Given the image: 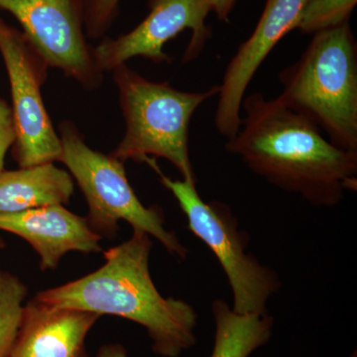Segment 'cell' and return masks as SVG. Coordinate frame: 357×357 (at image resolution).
<instances>
[{"label": "cell", "instance_id": "6da1fadb", "mask_svg": "<svg viewBox=\"0 0 357 357\" xmlns=\"http://www.w3.org/2000/svg\"><path fill=\"white\" fill-rule=\"evenodd\" d=\"M241 128L225 150L282 191L319 208L340 204L357 187V152L340 149L278 98H244Z\"/></svg>", "mask_w": 357, "mask_h": 357}, {"label": "cell", "instance_id": "7a4b0ae2", "mask_svg": "<svg viewBox=\"0 0 357 357\" xmlns=\"http://www.w3.org/2000/svg\"><path fill=\"white\" fill-rule=\"evenodd\" d=\"M151 249V236L133 231L126 243L105 251L102 267L35 298L54 307L129 319L146 330L155 354L178 357L197 344L198 314L189 303L157 290L149 269Z\"/></svg>", "mask_w": 357, "mask_h": 357}, {"label": "cell", "instance_id": "3957f363", "mask_svg": "<svg viewBox=\"0 0 357 357\" xmlns=\"http://www.w3.org/2000/svg\"><path fill=\"white\" fill-rule=\"evenodd\" d=\"M277 96L340 149L357 152V42L349 22L314 33Z\"/></svg>", "mask_w": 357, "mask_h": 357}, {"label": "cell", "instance_id": "277c9868", "mask_svg": "<svg viewBox=\"0 0 357 357\" xmlns=\"http://www.w3.org/2000/svg\"><path fill=\"white\" fill-rule=\"evenodd\" d=\"M119 93L126 130L112 155L126 162H144L148 157L171 162L183 180L197 185L189 151L192 115L218 93V86L204 91H182L168 82L156 83L126 64L112 70Z\"/></svg>", "mask_w": 357, "mask_h": 357}, {"label": "cell", "instance_id": "5b68a950", "mask_svg": "<svg viewBox=\"0 0 357 357\" xmlns=\"http://www.w3.org/2000/svg\"><path fill=\"white\" fill-rule=\"evenodd\" d=\"M59 136L62 142L59 162L67 167L83 192L89 206L86 218L93 231L114 238L119 220H124L133 231L156 238L170 255L187 257V248L175 232L166 229L162 208L141 203L129 183L124 162L89 147L74 122H61Z\"/></svg>", "mask_w": 357, "mask_h": 357}, {"label": "cell", "instance_id": "8992f818", "mask_svg": "<svg viewBox=\"0 0 357 357\" xmlns=\"http://www.w3.org/2000/svg\"><path fill=\"white\" fill-rule=\"evenodd\" d=\"M144 162L177 199L192 234L211 249L222 265L234 297L232 309L241 314L268 312V301L280 290V279L274 270L246 252L248 237L239 231L229 206L217 201L206 203L197 185L167 177L156 159L149 157Z\"/></svg>", "mask_w": 357, "mask_h": 357}, {"label": "cell", "instance_id": "52a82bcc", "mask_svg": "<svg viewBox=\"0 0 357 357\" xmlns=\"http://www.w3.org/2000/svg\"><path fill=\"white\" fill-rule=\"evenodd\" d=\"M0 54L10 84L15 140L13 157L20 168L54 163L62 142L42 96L49 65L20 30L0 18Z\"/></svg>", "mask_w": 357, "mask_h": 357}, {"label": "cell", "instance_id": "ba28073f", "mask_svg": "<svg viewBox=\"0 0 357 357\" xmlns=\"http://www.w3.org/2000/svg\"><path fill=\"white\" fill-rule=\"evenodd\" d=\"M86 0H0L49 67L93 91L102 86L103 73L86 40Z\"/></svg>", "mask_w": 357, "mask_h": 357}, {"label": "cell", "instance_id": "9c48e42d", "mask_svg": "<svg viewBox=\"0 0 357 357\" xmlns=\"http://www.w3.org/2000/svg\"><path fill=\"white\" fill-rule=\"evenodd\" d=\"M150 13L134 29L117 38H103L93 47L98 69L105 73L126 64L128 60L142 57L155 64H170L171 58L164 47L180 33L190 29L183 63H190L201 55L211 31L206 25L211 13L208 0H150Z\"/></svg>", "mask_w": 357, "mask_h": 357}, {"label": "cell", "instance_id": "30bf717a", "mask_svg": "<svg viewBox=\"0 0 357 357\" xmlns=\"http://www.w3.org/2000/svg\"><path fill=\"white\" fill-rule=\"evenodd\" d=\"M307 0H266L261 17L241 44L218 84L215 126L230 139L241 128V105L249 84L269 54L286 35L297 29Z\"/></svg>", "mask_w": 357, "mask_h": 357}, {"label": "cell", "instance_id": "8fae6325", "mask_svg": "<svg viewBox=\"0 0 357 357\" xmlns=\"http://www.w3.org/2000/svg\"><path fill=\"white\" fill-rule=\"evenodd\" d=\"M0 230L27 241L39 255L42 271L55 270L70 251L86 255L102 251V237L91 229L86 218L63 204L0 215Z\"/></svg>", "mask_w": 357, "mask_h": 357}, {"label": "cell", "instance_id": "7c38bea8", "mask_svg": "<svg viewBox=\"0 0 357 357\" xmlns=\"http://www.w3.org/2000/svg\"><path fill=\"white\" fill-rule=\"evenodd\" d=\"M100 317L51 307L34 298L23 307L20 330L7 357H88L86 338Z\"/></svg>", "mask_w": 357, "mask_h": 357}, {"label": "cell", "instance_id": "4fadbf2b", "mask_svg": "<svg viewBox=\"0 0 357 357\" xmlns=\"http://www.w3.org/2000/svg\"><path fill=\"white\" fill-rule=\"evenodd\" d=\"M75 191L72 175L54 163L0 172V215L68 204Z\"/></svg>", "mask_w": 357, "mask_h": 357}, {"label": "cell", "instance_id": "5bb4252c", "mask_svg": "<svg viewBox=\"0 0 357 357\" xmlns=\"http://www.w3.org/2000/svg\"><path fill=\"white\" fill-rule=\"evenodd\" d=\"M211 312L215 335L211 357H249L272 337L274 319L268 312L241 314L222 299L213 301Z\"/></svg>", "mask_w": 357, "mask_h": 357}, {"label": "cell", "instance_id": "9a60e30c", "mask_svg": "<svg viewBox=\"0 0 357 357\" xmlns=\"http://www.w3.org/2000/svg\"><path fill=\"white\" fill-rule=\"evenodd\" d=\"M27 286L17 276L0 269V357H7L22 319Z\"/></svg>", "mask_w": 357, "mask_h": 357}, {"label": "cell", "instance_id": "2e32d148", "mask_svg": "<svg viewBox=\"0 0 357 357\" xmlns=\"http://www.w3.org/2000/svg\"><path fill=\"white\" fill-rule=\"evenodd\" d=\"M357 0H307L297 29L304 34L349 22Z\"/></svg>", "mask_w": 357, "mask_h": 357}, {"label": "cell", "instance_id": "e0dca14e", "mask_svg": "<svg viewBox=\"0 0 357 357\" xmlns=\"http://www.w3.org/2000/svg\"><path fill=\"white\" fill-rule=\"evenodd\" d=\"M121 0H86V34L91 40L102 38L114 22Z\"/></svg>", "mask_w": 357, "mask_h": 357}, {"label": "cell", "instance_id": "ac0fdd59", "mask_svg": "<svg viewBox=\"0 0 357 357\" xmlns=\"http://www.w3.org/2000/svg\"><path fill=\"white\" fill-rule=\"evenodd\" d=\"M14 140L15 130L11 107L6 100L0 98V172L4 170V159Z\"/></svg>", "mask_w": 357, "mask_h": 357}, {"label": "cell", "instance_id": "d6986e66", "mask_svg": "<svg viewBox=\"0 0 357 357\" xmlns=\"http://www.w3.org/2000/svg\"><path fill=\"white\" fill-rule=\"evenodd\" d=\"M208 2L211 11L215 13L218 20L227 22L236 0H208Z\"/></svg>", "mask_w": 357, "mask_h": 357}, {"label": "cell", "instance_id": "ffe728a7", "mask_svg": "<svg viewBox=\"0 0 357 357\" xmlns=\"http://www.w3.org/2000/svg\"><path fill=\"white\" fill-rule=\"evenodd\" d=\"M96 357H128V351L121 344H105L98 349Z\"/></svg>", "mask_w": 357, "mask_h": 357}, {"label": "cell", "instance_id": "44dd1931", "mask_svg": "<svg viewBox=\"0 0 357 357\" xmlns=\"http://www.w3.org/2000/svg\"><path fill=\"white\" fill-rule=\"evenodd\" d=\"M6 248V243H4L3 239L0 236V249Z\"/></svg>", "mask_w": 357, "mask_h": 357}]
</instances>
